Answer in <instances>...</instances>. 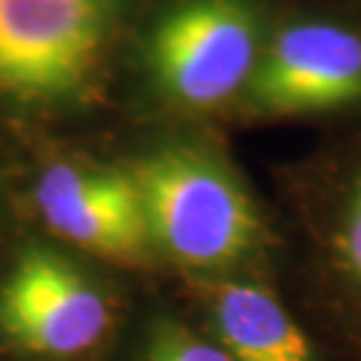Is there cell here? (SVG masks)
<instances>
[{
  "instance_id": "6da1fadb",
  "label": "cell",
  "mask_w": 361,
  "mask_h": 361,
  "mask_svg": "<svg viewBox=\"0 0 361 361\" xmlns=\"http://www.w3.org/2000/svg\"><path fill=\"white\" fill-rule=\"evenodd\" d=\"M132 176L150 242L188 268H223L258 240V216L230 171L202 150L174 146L143 157Z\"/></svg>"
},
{
  "instance_id": "7a4b0ae2",
  "label": "cell",
  "mask_w": 361,
  "mask_h": 361,
  "mask_svg": "<svg viewBox=\"0 0 361 361\" xmlns=\"http://www.w3.org/2000/svg\"><path fill=\"white\" fill-rule=\"evenodd\" d=\"M118 0H0V94L63 101L90 85Z\"/></svg>"
},
{
  "instance_id": "3957f363",
  "label": "cell",
  "mask_w": 361,
  "mask_h": 361,
  "mask_svg": "<svg viewBox=\"0 0 361 361\" xmlns=\"http://www.w3.org/2000/svg\"><path fill=\"white\" fill-rule=\"evenodd\" d=\"M261 59L258 21L247 0H180L148 38L146 61L164 97L185 108L226 104Z\"/></svg>"
},
{
  "instance_id": "277c9868",
  "label": "cell",
  "mask_w": 361,
  "mask_h": 361,
  "mask_svg": "<svg viewBox=\"0 0 361 361\" xmlns=\"http://www.w3.org/2000/svg\"><path fill=\"white\" fill-rule=\"evenodd\" d=\"M108 326V302L99 288L49 249L24 251L0 284V331L33 355H80Z\"/></svg>"
},
{
  "instance_id": "5b68a950",
  "label": "cell",
  "mask_w": 361,
  "mask_h": 361,
  "mask_svg": "<svg viewBox=\"0 0 361 361\" xmlns=\"http://www.w3.org/2000/svg\"><path fill=\"white\" fill-rule=\"evenodd\" d=\"M249 99L274 115L331 111L361 99V35L302 21L274 35L249 80Z\"/></svg>"
},
{
  "instance_id": "8992f818",
  "label": "cell",
  "mask_w": 361,
  "mask_h": 361,
  "mask_svg": "<svg viewBox=\"0 0 361 361\" xmlns=\"http://www.w3.org/2000/svg\"><path fill=\"white\" fill-rule=\"evenodd\" d=\"M33 197L47 228L90 254L134 263L153 244L132 174L56 162L40 174Z\"/></svg>"
},
{
  "instance_id": "52a82bcc",
  "label": "cell",
  "mask_w": 361,
  "mask_h": 361,
  "mask_svg": "<svg viewBox=\"0 0 361 361\" xmlns=\"http://www.w3.org/2000/svg\"><path fill=\"white\" fill-rule=\"evenodd\" d=\"M221 348L233 361H319L293 317L265 288L228 281L214 295Z\"/></svg>"
},
{
  "instance_id": "ba28073f",
  "label": "cell",
  "mask_w": 361,
  "mask_h": 361,
  "mask_svg": "<svg viewBox=\"0 0 361 361\" xmlns=\"http://www.w3.org/2000/svg\"><path fill=\"white\" fill-rule=\"evenodd\" d=\"M146 361H233L219 345L204 341L197 334L164 322L155 329L148 345Z\"/></svg>"
},
{
  "instance_id": "9c48e42d",
  "label": "cell",
  "mask_w": 361,
  "mask_h": 361,
  "mask_svg": "<svg viewBox=\"0 0 361 361\" xmlns=\"http://www.w3.org/2000/svg\"><path fill=\"white\" fill-rule=\"evenodd\" d=\"M343 254L352 272L361 279V183L352 197L348 219L343 228Z\"/></svg>"
}]
</instances>
